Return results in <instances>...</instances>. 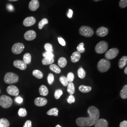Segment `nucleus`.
Wrapping results in <instances>:
<instances>
[{"label":"nucleus","instance_id":"f257e3e1","mask_svg":"<svg viewBox=\"0 0 127 127\" xmlns=\"http://www.w3.org/2000/svg\"><path fill=\"white\" fill-rule=\"evenodd\" d=\"M89 116L88 117H79L76 120V123L79 127H91L95 125L100 116L99 111L94 106H91L87 110Z\"/></svg>","mask_w":127,"mask_h":127},{"label":"nucleus","instance_id":"f03ea898","mask_svg":"<svg viewBox=\"0 0 127 127\" xmlns=\"http://www.w3.org/2000/svg\"><path fill=\"white\" fill-rule=\"evenodd\" d=\"M111 67V63L108 60L101 59L97 64L98 70L101 73L107 72Z\"/></svg>","mask_w":127,"mask_h":127},{"label":"nucleus","instance_id":"7ed1b4c3","mask_svg":"<svg viewBox=\"0 0 127 127\" xmlns=\"http://www.w3.org/2000/svg\"><path fill=\"white\" fill-rule=\"evenodd\" d=\"M19 77L18 75L13 73L9 72L5 75L4 81L6 83L13 84L18 82Z\"/></svg>","mask_w":127,"mask_h":127},{"label":"nucleus","instance_id":"20e7f679","mask_svg":"<svg viewBox=\"0 0 127 127\" xmlns=\"http://www.w3.org/2000/svg\"><path fill=\"white\" fill-rule=\"evenodd\" d=\"M13 103L11 97L6 95H2L0 96V105L4 108L10 107Z\"/></svg>","mask_w":127,"mask_h":127},{"label":"nucleus","instance_id":"39448f33","mask_svg":"<svg viewBox=\"0 0 127 127\" xmlns=\"http://www.w3.org/2000/svg\"><path fill=\"white\" fill-rule=\"evenodd\" d=\"M79 33L80 35L82 36L86 37H91L93 36L94 32L92 28L86 26H83L80 28Z\"/></svg>","mask_w":127,"mask_h":127},{"label":"nucleus","instance_id":"423d86ee","mask_svg":"<svg viewBox=\"0 0 127 127\" xmlns=\"http://www.w3.org/2000/svg\"><path fill=\"white\" fill-rule=\"evenodd\" d=\"M108 48V44L105 41H100L95 47V52L98 54H103L105 52Z\"/></svg>","mask_w":127,"mask_h":127},{"label":"nucleus","instance_id":"0eeeda50","mask_svg":"<svg viewBox=\"0 0 127 127\" xmlns=\"http://www.w3.org/2000/svg\"><path fill=\"white\" fill-rule=\"evenodd\" d=\"M119 53V50L117 48H112L107 51L105 54L106 59H113L115 58Z\"/></svg>","mask_w":127,"mask_h":127},{"label":"nucleus","instance_id":"6e6552de","mask_svg":"<svg viewBox=\"0 0 127 127\" xmlns=\"http://www.w3.org/2000/svg\"><path fill=\"white\" fill-rule=\"evenodd\" d=\"M25 48V46L23 43H17L14 44L12 47V51L15 54H20Z\"/></svg>","mask_w":127,"mask_h":127},{"label":"nucleus","instance_id":"1a4fd4ad","mask_svg":"<svg viewBox=\"0 0 127 127\" xmlns=\"http://www.w3.org/2000/svg\"><path fill=\"white\" fill-rule=\"evenodd\" d=\"M7 92L10 95L17 96L19 94V91L17 87L14 85H10L7 88Z\"/></svg>","mask_w":127,"mask_h":127},{"label":"nucleus","instance_id":"9d476101","mask_svg":"<svg viewBox=\"0 0 127 127\" xmlns=\"http://www.w3.org/2000/svg\"><path fill=\"white\" fill-rule=\"evenodd\" d=\"M109 32L108 29L106 27H101L98 28L96 31V34L98 36L103 37L106 36Z\"/></svg>","mask_w":127,"mask_h":127},{"label":"nucleus","instance_id":"9b49d317","mask_svg":"<svg viewBox=\"0 0 127 127\" xmlns=\"http://www.w3.org/2000/svg\"><path fill=\"white\" fill-rule=\"evenodd\" d=\"M36 37V33L33 30H29L26 32L24 34V38L27 41H32Z\"/></svg>","mask_w":127,"mask_h":127},{"label":"nucleus","instance_id":"f8f14e48","mask_svg":"<svg viewBox=\"0 0 127 127\" xmlns=\"http://www.w3.org/2000/svg\"><path fill=\"white\" fill-rule=\"evenodd\" d=\"M13 65L15 67L18 68L21 70H25V69H26L27 67V64L23 61L19 60L14 61L13 62Z\"/></svg>","mask_w":127,"mask_h":127},{"label":"nucleus","instance_id":"ddd939ff","mask_svg":"<svg viewBox=\"0 0 127 127\" xmlns=\"http://www.w3.org/2000/svg\"><path fill=\"white\" fill-rule=\"evenodd\" d=\"M36 23V19L34 17H29L25 18L23 21V25L25 27H30Z\"/></svg>","mask_w":127,"mask_h":127},{"label":"nucleus","instance_id":"4468645a","mask_svg":"<svg viewBox=\"0 0 127 127\" xmlns=\"http://www.w3.org/2000/svg\"><path fill=\"white\" fill-rule=\"evenodd\" d=\"M48 101L44 97H37L34 100V104L37 106H43L47 104Z\"/></svg>","mask_w":127,"mask_h":127},{"label":"nucleus","instance_id":"2eb2a0df","mask_svg":"<svg viewBox=\"0 0 127 127\" xmlns=\"http://www.w3.org/2000/svg\"><path fill=\"white\" fill-rule=\"evenodd\" d=\"M40 4L38 0H32L29 4V8L31 11H35L39 7Z\"/></svg>","mask_w":127,"mask_h":127},{"label":"nucleus","instance_id":"dca6fc26","mask_svg":"<svg viewBox=\"0 0 127 127\" xmlns=\"http://www.w3.org/2000/svg\"><path fill=\"white\" fill-rule=\"evenodd\" d=\"M95 127H108V123L104 119H98L95 124Z\"/></svg>","mask_w":127,"mask_h":127},{"label":"nucleus","instance_id":"f3484780","mask_svg":"<svg viewBox=\"0 0 127 127\" xmlns=\"http://www.w3.org/2000/svg\"><path fill=\"white\" fill-rule=\"evenodd\" d=\"M81 57V53L78 51H75L72 55L71 57V60L73 63H77L80 60Z\"/></svg>","mask_w":127,"mask_h":127},{"label":"nucleus","instance_id":"a211bd4d","mask_svg":"<svg viewBox=\"0 0 127 127\" xmlns=\"http://www.w3.org/2000/svg\"><path fill=\"white\" fill-rule=\"evenodd\" d=\"M127 64V56H123L122 57L119 61L118 65L120 69H123L124 67H125Z\"/></svg>","mask_w":127,"mask_h":127},{"label":"nucleus","instance_id":"6ab92c4d","mask_svg":"<svg viewBox=\"0 0 127 127\" xmlns=\"http://www.w3.org/2000/svg\"><path fill=\"white\" fill-rule=\"evenodd\" d=\"M39 92L41 95L46 96L49 93V91L48 88L45 85H41L39 88Z\"/></svg>","mask_w":127,"mask_h":127},{"label":"nucleus","instance_id":"aec40b11","mask_svg":"<svg viewBox=\"0 0 127 127\" xmlns=\"http://www.w3.org/2000/svg\"><path fill=\"white\" fill-rule=\"evenodd\" d=\"M54 62V59L52 58L45 57L42 60V63L43 65H49L52 64Z\"/></svg>","mask_w":127,"mask_h":127},{"label":"nucleus","instance_id":"412c9836","mask_svg":"<svg viewBox=\"0 0 127 127\" xmlns=\"http://www.w3.org/2000/svg\"><path fill=\"white\" fill-rule=\"evenodd\" d=\"M67 91L70 95H73L75 92V87L72 82L68 83L67 85Z\"/></svg>","mask_w":127,"mask_h":127},{"label":"nucleus","instance_id":"4be33fe9","mask_svg":"<svg viewBox=\"0 0 127 127\" xmlns=\"http://www.w3.org/2000/svg\"><path fill=\"white\" fill-rule=\"evenodd\" d=\"M58 64L61 68H64L67 64V60L65 58L61 57L58 60Z\"/></svg>","mask_w":127,"mask_h":127},{"label":"nucleus","instance_id":"5701e85b","mask_svg":"<svg viewBox=\"0 0 127 127\" xmlns=\"http://www.w3.org/2000/svg\"><path fill=\"white\" fill-rule=\"evenodd\" d=\"M31 54L29 53H27L23 56V61L27 64H29L31 62Z\"/></svg>","mask_w":127,"mask_h":127},{"label":"nucleus","instance_id":"b1692460","mask_svg":"<svg viewBox=\"0 0 127 127\" xmlns=\"http://www.w3.org/2000/svg\"><path fill=\"white\" fill-rule=\"evenodd\" d=\"M120 96L123 99H126L127 98V85H125L123 87V89L120 92Z\"/></svg>","mask_w":127,"mask_h":127},{"label":"nucleus","instance_id":"393cba45","mask_svg":"<svg viewBox=\"0 0 127 127\" xmlns=\"http://www.w3.org/2000/svg\"><path fill=\"white\" fill-rule=\"evenodd\" d=\"M79 90L82 93H88L90 92L92 88L90 86H86L84 85H81L79 87Z\"/></svg>","mask_w":127,"mask_h":127},{"label":"nucleus","instance_id":"a878e982","mask_svg":"<svg viewBox=\"0 0 127 127\" xmlns=\"http://www.w3.org/2000/svg\"><path fill=\"white\" fill-rule=\"evenodd\" d=\"M59 113V110L57 108H53L49 110L47 114L49 115H53L55 116H58Z\"/></svg>","mask_w":127,"mask_h":127},{"label":"nucleus","instance_id":"bb28decb","mask_svg":"<svg viewBox=\"0 0 127 127\" xmlns=\"http://www.w3.org/2000/svg\"><path fill=\"white\" fill-rule=\"evenodd\" d=\"M32 75L37 79H41L43 76V73L39 70H34L32 71Z\"/></svg>","mask_w":127,"mask_h":127},{"label":"nucleus","instance_id":"cd10ccee","mask_svg":"<svg viewBox=\"0 0 127 127\" xmlns=\"http://www.w3.org/2000/svg\"><path fill=\"white\" fill-rule=\"evenodd\" d=\"M50 69L52 71L57 73H59L61 72L60 68L55 64H51L50 66Z\"/></svg>","mask_w":127,"mask_h":127},{"label":"nucleus","instance_id":"c85d7f7f","mask_svg":"<svg viewBox=\"0 0 127 127\" xmlns=\"http://www.w3.org/2000/svg\"><path fill=\"white\" fill-rule=\"evenodd\" d=\"M77 74L78 75V77L81 79L84 78L86 76V72L85 70L83 68L81 67L78 70Z\"/></svg>","mask_w":127,"mask_h":127},{"label":"nucleus","instance_id":"c756f323","mask_svg":"<svg viewBox=\"0 0 127 127\" xmlns=\"http://www.w3.org/2000/svg\"><path fill=\"white\" fill-rule=\"evenodd\" d=\"M0 124L2 127H9L10 125L9 121L5 118H1L0 119Z\"/></svg>","mask_w":127,"mask_h":127},{"label":"nucleus","instance_id":"7c9ffc66","mask_svg":"<svg viewBox=\"0 0 127 127\" xmlns=\"http://www.w3.org/2000/svg\"><path fill=\"white\" fill-rule=\"evenodd\" d=\"M48 24V20L47 18L42 19L40 21V22L39 23V24H38L39 29H42V28L44 27V25H45L46 24Z\"/></svg>","mask_w":127,"mask_h":127},{"label":"nucleus","instance_id":"2f4dec72","mask_svg":"<svg viewBox=\"0 0 127 127\" xmlns=\"http://www.w3.org/2000/svg\"><path fill=\"white\" fill-rule=\"evenodd\" d=\"M84 44L83 42H81L80 43L78 46H77V50L78 52H79L80 53H84L85 51V49L84 47Z\"/></svg>","mask_w":127,"mask_h":127},{"label":"nucleus","instance_id":"473e14b6","mask_svg":"<svg viewBox=\"0 0 127 127\" xmlns=\"http://www.w3.org/2000/svg\"><path fill=\"white\" fill-rule=\"evenodd\" d=\"M59 81L61 82V83L64 86H67L68 84V81L66 78V77L64 76H61L59 78Z\"/></svg>","mask_w":127,"mask_h":127},{"label":"nucleus","instance_id":"72a5a7b5","mask_svg":"<svg viewBox=\"0 0 127 127\" xmlns=\"http://www.w3.org/2000/svg\"><path fill=\"white\" fill-rule=\"evenodd\" d=\"M44 49L46 52L52 53L53 51L52 46L50 43H46L44 45Z\"/></svg>","mask_w":127,"mask_h":127},{"label":"nucleus","instance_id":"f704fd0d","mask_svg":"<svg viewBox=\"0 0 127 127\" xmlns=\"http://www.w3.org/2000/svg\"><path fill=\"white\" fill-rule=\"evenodd\" d=\"M18 115L20 117H25L27 114V110L25 108H21L19 109L18 110Z\"/></svg>","mask_w":127,"mask_h":127},{"label":"nucleus","instance_id":"c9c22d12","mask_svg":"<svg viewBox=\"0 0 127 127\" xmlns=\"http://www.w3.org/2000/svg\"><path fill=\"white\" fill-rule=\"evenodd\" d=\"M63 94V91L60 90V89H59L55 91L54 93V96L56 99H59V98L60 97V96L62 95Z\"/></svg>","mask_w":127,"mask_h":127},{"label":"nucleus","instance_id":"e433bc0d","mask_svg":"<svg viewBox=\"0 0 127 127\" xmlns=\"http://www.w3.org/2000/svg\"><path fill=\"white\" fill-rule=\"evenodd\" d=\"M47 80H48V83L50 85L52 84L54 81V77L53 74L52 73L49 74V75L48 76V78H47Z\"/></svg>","mask_w":127,"mask_h":127},{"label":"nucleus","instance_id":"4c0bfd02","mask_svg":"<svg viewBox=\"0 0 127 127\" xmlns=\"http://www.w3.org/2000/svg\"><path fill=\"white\" fill-rule=\"evenodd\" d=\"M66 78L68 80V82H73V81L74 80V76L73 73L72 72L68 73Z\"/></svg>","mask_w":127,"mask_h":127},{"label":"nucleus","instance_id":"58836bf2","mask_svg":"<svg viewBox=\"0 0 127 127\" xmlns=\"http://www.w3.org/2000/svg\"><path fill=\"white\" fill-rule=\"evenodd\" d=\"M119 6L121 8H125L127 6V0H121L119 2Z\"/></svg>","mask_w":127,"mask_h":127},{"label":"nucleus","instance_id":"ea45409f","mask_svg":"<svg viewBox=\"0 0 127 127\" xmlns=\"http://www.w3.org/2000/svg\"><path fill=\"white\" fill-rule=\"evenodd\" d=\"M75 101V97L73 95H69V96L68 97V99H67V101H68L69 104L73 103H74Z\"/></svg>","mask_w":127,"mask_h":127},{"label":"nucleus","instance_id":"a19ab883","mask_svg":"<svg viewBox=\"0 0 127 127\" xmlns=\"http://www.w3.org/2000/svg\"><path fill=\"white\" fill-rule=\"evenodd\" d=\"M42 55H43V57H44V58L47 57V58H54V55L52 53L48 52H46V51L45 52H44Z\"/></svg>","mask_w":127,"mask_h":127},{"label":"nucleus","instance_id":"79ce46f5","mask_svg":"<svg viewBox=\"0 0 127 127\" xmlns=\"http://www.w3.org/2000/svg\"><path fill=\"white\" fill-rule=\"evenodd\" d=\"M58 41H59L60 44H61V45L63 46H65V44H66L65 41L62 37H59L58 38Z\"/></svg>","mask_w":127,"mask_h":127},{"label":"nucleus","instance_id":"37998d69","mask_svg":"<svg viewBox=\"0 0 127 127\" xmlns=\"http://www.w3.org/2000/svg\"><path fill=\"white\" fill-rule=\"evenodd\" d=\"M23 127H32V122L30 120H28L26 122Z\"/></svg>","mask_w":127,"mask_h":127},{"label":"nucleus","instance_id":"c03bdc74","mask_svg":"<svg viewBox=\"0 0 127 127\" xmlns=\"http://www.w3.org/2000/svg\"><path fill=\"white\" fill-rule=\"evenodd\" d=\"M15 101L18 104H21L23 102V98L21 96H17L15 99Z\"/></svg>","mask_w":127,"mask_h":127},{"label":"nucleus","instance_id":"a18cd8bd","mask_svg":"<svg viewBox=\"0 0 127 127\" xmlns=\"http://www.w3.org/2000/svg\"><path fill=\"white\" fill-rule=\"evenodd\" d=\"M120 127H127V121H124L120 123Z\"/></svg>","mask_w":127,"mask_h":127},{"label":"nucleus","instance_id":"49530a36","mask_svg":"<svg viewBox=\"0 0 127 127\" xmlns=\"http://www.w3.org/2000/svg\"><path fill=\"white\" fill-rule=\"evenodd\" d=\"M73 11L72 9H69V12H68L67 16L69 18H71L73 16Z\"/></svg>","mask_w":127,"mask_h":127},{"label":"nucleus","instance_id":"de8ad7c7","mask_svg":"<svg viewBox=\"0 0 127 127\" xmlns=\"http://www.w3.org/2000/svg\"><path fill=\"white\" fill-rule=\"evenodd\" d=\"M7 9H9V11H12L13 10V6L12 5H8L7 6Z\"/></svg>","mask_w":127,"mask_h":127},{"label":"nucleus","instance_id":"09e8293b","mask_svg":"<svg viewBox=\"0 0 127 127\" xmlns=\"http://www.w3.org/2000/svg\"><path fill=\"white\" fill-rule=\"evenodd\" d=\"M124 73L126 74H127V66H126V67L125 68V69H124Z\"/></svg>","mask_w":127,"mask_h":127},{"label":"nucleus","instance_id":"8fccbe9b","mask_svg":"<svg viewBox=\"0 0 127 127\" xmlns=\"http://www.w3.org/2000/svg\"><path fill=\"white\" fill-rule=\"evenodd\" d=\"M10 1H18V0H8Z\"/></svg>","mask_w":127,"mask_h":127},{"label":"nucleus","instance_id":"3c124183","mask_svg":"<svg viewBox=\"0 0 127 127\" xmlns=\"http://www.w3.org/2000/svg\"><path fill=\"white\" fill-rule=\"evenodd\" d=\"M56 127H61V126H60L59 125H57L56 126Z\"/></svg>","mask_w":127,"mask_h":127},{"label":"nucleus","instance_id":"603ef678","mask_svg":"<svg viewBox=\"0 0 127 127\" xmlns=\"http://www.w3.org/2000/svg\"><path fill=\"white\" fill-rule=\"evenodd\" d=\"M95 1H100V0H93Z\"/></svg>","mask_w":127,"mask_h":127},{"label":"nucleus","instance_id":"864d4df0","mask_svg":"<svg viewBox=\"0 0 127 127\" xmlns=\"http://www.w3.org/2000/svg\"><path fill=\"white\" fill-rule=\"evenodd\" d=\"M0 127H2V126H1L0 124Z\"/></svg>","mask_w":127,"mask_h":127},{"label":"nucleus","instance_id":"5fc2aeb1","mask_svg":"<svg viewBox=\"0 0 127 127\" xmlns=\"http://www.w3.org/2000/svg\"></svg>","mask_w":127,"mask_h":127}]
</instances>
